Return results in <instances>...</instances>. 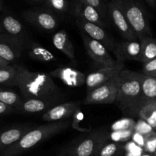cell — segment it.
<instances>
[{
  "mask_svg": "<svg viewBox=\"0 0 156 156\" xmlns=\"http://www.w3.org/2000/svg\"><path fill=\"white\" fill-rule=\"evenodd\" d=\"M18 85L23 98H37L60 102L65 98L62 90L54 83L50 74L31 72L16 65Z\"/></svg>",
  "mask_w": 156,
  "mask_h": 156,
  "instance_id": "1",
  "label": "cell"
},
{
  "mask_svg": "<svg viewBox=\"0 0 156 156\" xmlns=\"http://www.w3.org/2000/svg\"><path fill=\"white\" fill-rule=\"evenodd\" d=\"M143 75V73L125 69L120 73L122 82L115 104L124 114L138 116L143 108L142 80Z\"/></svg>",
  "mask_w": 156,
  "mask_h": 156,
  "instance_id": "2",
  "label": "cell"
},
{
  "mask_svg": "<svg viewBox=\"0 0 156 156\" xmlns=\"http://www.w3.org/2000/svg\"><path fill=\"white\" fill-rule=\"evenodd\" d=\"M72 123V120L67 119L61 121L50 122L32 128L18 141L0 152V156H18L21 155L39 143L67 129Z\"/></svg>",
  "mask_w": 156,
  "mask_h": 156,
  "instance_id": "3",
  "label": "cell"
},
{
  "mask_svg": "<svg viewBox=\"0 0 156 156\" xmlns=\"http://www.w3.org/2000/svg\"><path fill=\"white\" fill-rule=\"evenodd\" d=\"M126 18L140 41L152 37L147 12L140 0H120Z\"/></svg>",
  "mask_w": 156,
  "mask_h": 156,
  "instance_id": "4",
  "label": "cell"
},
{
  "mask_svg": "<svg viewBox=\"0 0 156 156\" xmlns=\"http://www.w3.org/2000/svg\"><path fill=\"white\" fill-rule=\"evenodd\" d=\"M109 135L104 129L91 132L69 149V156H96L102 145L109 141Z\"/></svg>",
  "mask_w": 156,
  "mask_h": 156,
  "instance_id": "5",
  "label": "cell"
},
{
  "mask_svg": "<svg viewBox=\"0 0 156 156\" xmlns=\"http://www.w3.org/2000/svg\"><path fill=\"white\" fill-rule=\"evenodd\" d=\"M122 82L120 76L94 88L86 94L85 105H109L115 103Z\"/></svg>",
  "mask_w": 156,
  "mask_h": 156,
  "instance_id": "6",
  "label": "cell"
},
{
  "mask_svg": "<svg viewBox=\"0 0 156 156\" xmlns=\"http://www.w3.org/2000/svg\"><path fill=\"white\" fill-rule=\"evenodd\" d=\"M107 14L114 27L125 40H139L126 19L120 0H110L107 3Z\"/></svg>",
  "mask_w": 156,
  "mask_h": 156,
  "instance_id": "7",
  "label": "cell"
},
{
  "mask_svg": "<svg viewBox=\"0 0 156 156\" xmlns=\"http://www.w3.org/2000/svg\"><path fill=\"white\" fill-rule=\"evenodd\" d=\"M22 15L27 22L43 30H53L59 25L56 15L47 9H29L24 11Z\"/></svg>",
  "mask_w": 156,
  "mask_h": 156,
  "instance_id": "8",
  "label": "cell"
},
{
  "mask_svg": "<svg viewBox=\"0 0 156 156\" xmlns=\"http://www.w3.org/2000/svg\"><path fill=\"white\" fill-rule=\"evenodd\" d=\"M116 60L117 63L113 66L102 67L100 69L91 73L87 76L85 82L87 93L120 76V73L125 68L124 62L118 59Z\"/></svg>",
  "mask_w": 156,
  "mask_h": 156,
  "instance_id": "9",
  "label": "cell"
},
{
  "mask_svg": "<svg viewBox=\"0 0 156 156\" xmlns=\"http://www.w3.org/2000/svg\"><path fill=\"white\" fill-rule=\"evenodd\" d=\"M80 34L87 53L94 62L103 67L113 66L117 63V60L113 59L108 49L101 43L92 39L83 32L80 31Z\"/></svg>",
  "mask_w": 156,
  "mask_h": 156,
  "instance_id": "10",
  "label": "cell"
},
{
  "mask_svg": "<svg viewBox=\"0 0 156 156\" xmlns=\"http://www.w3.org/2000/svg\"><path fill=\"white\" fill-rule=\"evenodd\" d=\"M76 22L80 31L85 33L92 39L101 43L108 50L114 51L117 43L106 31L105 27L81 18H76Z\"/></svg>",
  "mask_w": 156,
  "mask_h": 156,
  "instance_id": "11",
  "label": "cell"
},
{
  "mask_svg": "<svg viewBox=\"0 0 156 156\" xmlns=\"http://www.w3.org/2000/svg\"><path fill=\"white\" fill-rule=\"evenodd\" d=\"M24 42L6 33L0 34V57L9 62H13L21 56Z\"/></svg>",
  "mask_w": 156,
  "mask_h": 156,
  "instance_id": "12",
  "label": "cell"
},
{
  "mask_svg": "<svg viewBox=\"0 0 156 156\" xmlns=\"http://www.w3.org/2000/svg\"><path fill=\"white\" fill-rule=\"evenodd\" d=\"M71 13L76 17V18H81L103 27L107 26L105 18L101 16L100 12L95 8L81 0L72 1Z\"/></svg>",
  "mask_w": 156,
  "mask_h": 156,
  "instance_id": "13",
  "label": "cell"
},
{
  "mask_svg": "<svg viewBox=\"0 0 156 156\" xmlns=\"http://www.w3.org/2000/svg\"><path fill=\"white\" fill-rule=\"evenodd\" d=\"M80 105L79 101L58 104L43 114L42 120L48 123L67 120L70 117H73L76 111L80 109Z\"/></svg>",
  "mask_w": 156,
  "mask_h": 156,
  "instance_id": "14",
  "label": "cell"
},
{
  "mask_svg": "<svg viewBox=\"0 0 156 156\" xmlns=\"http://www.w3.org/2000/svg\"><path fill=\"white\" fill-rule=\"evenodd\" d=\"M50 76L62 81L70 88H79L85 85L87 76L81 71L71 67H60L50 72Z\"/></svg>",
  "mask_w": 156,
  "mask_h": 156,
  "instance_id": "15",
  "label": "cell"
},
{
  "mask_svg": "<svg viewBox=\"0 0 156 156\" xmlns=\"http://www.w3.org/2000/svg\"><path fill=\"white\" fill-rule=\"evenodd\" d=\"M141 41L125 40L117 43L114 53L117 59L124 62L125 60H129V59L139 61L141 55Z\"/></svg>",
  "mask_w": 156,
  "mask_h": 156,
  "instance_id": "16",
  "label": "cell"
},
{
  "mask_svg": "<svg viewBox=\"0 0 156 156\" xmlns=\"http://www.w3.org/2000/svg\"><path fill=\"white\" fill-rule=\"evenodd\" d=\"M59 103V102L55 101L37 98H22V102L17 108L16 111L21 114H37L44 111H49L50 108Z\"/></svg>",
  "mask_w": 156,
  "mask_h": 156,
  "instance_id": "17",
  "label": "cell"
},
{
  "mask_svg": "<svg viewBox=\"0 0 156 156\" xmlns=\"http://www.w3.org/2000/svg\"><path fill=\"white\" fill-rule=\"evenodd\" d=\"M32 127L29 125H21L4 129L0 132V152L20 140Z\"/></svg>",
  "mask_w": 156,
  "mask_h": 156,
  "instance_id": "18",
  "label": "cell"
},
{
  "mask_svg": "<svg viewBox=\"0 0 156 156\" xmlns=\"http://www.w3.org/2000/svg\"><path fill=\"white\" fill-rule=\"evenodd\" d=\"M53 46L58 50L62 52L71 60L75 59V48L68 34L65 30L56 31L52 37Z\"/></svg>",
  "mask_w": 156,
  "mask_h": 156,
  "instance_id": "19",
  "label": "cell"
},
{
  "mask_svg": "<svg viewBox=\"0 0 156 156\" xmlns=\"http://www.w3.org/2000/svg\"><path fill=\"white\" fill-rule=\"evenodd\" d=\"M29 58L41 62H50L55 61L56 57L49 50L35 41L28 42L26 45Z\"/></svg>",
  "mask_w": 156,
  "mask_h": 156,
  "instance_id": "20",
  "label": "cell"
},
{
  "mask_svg": "<svg viewBox=\"0 0 156 156\" xmlns=\"http://www.w3.org/2000/svg\"><path fill=\"white\" fill-rule=\"evenodd\" d=\"M1 24L5 33L24 42V29L17 18L12 15H6L2 19Z\"/></svg>",
  "mask_w": 156,
  "mask_h": 156,
  "instance_id": "21",
  "label": "cell"
},
{
  "mask_svg": "<svg viewBox=\"0 0 156 156\" xmlns=\"http://www.w3.org/2000/svg\"><path fill=\"white\" fill-rule=\"evenodd\" d=\"M152 101H156V77L143 75L142 80L143 107Z\"/></svg>",
  "mask_w": 156,
  "mask_h": 156,
  "instance_id": "22",
  "label": "cell"
},
{
  "mask_svg": "<svg viewBox=\"0 0 156 156\" xmlns=\"http://www.w3.org/2000/svg\"><path fill=\"white\" fill-rule=\"evenodd\" d=\"M142 51L139 61L143 63L156 59V38L152 37L141 40Z\"/></svg>",
  "mask_w": 156,
  "mask_h": 156,
  "instance_id": "23",
  "label": "cell"
},
{
  "mask_svg": "<svg viewBox=\"0 0 156 156\" xmlns=\"http://www.w3.org/2000/svg\"><path fill=\"white\" fill-rule=\"evenodd\" d=\"M0 85L17 86L18 69L16 65H9L0 68Z\"/></svg>",
  "mask_w": 156,
  "mask_h": 156,
  "instance_id": "24",
  "label": "cell"
},
{
  "mask_svg": "<svg viewBox=\"0 0 156 156\" xmlns=\"http://www.w3.org/2000/svg\"><path fill=\"white\" fill-rule=\"evenodd\" d=\"M138 116L147 122L156 131V101H152L146 103L140 109Z\"/></svg>",
  "mask_w": 156,
  "mask_h": 156,
  "instance_id": "25",
  "label": "cell"
},
{
  "mask_svg": "<svg viewBox=\"0 0 156 156\" xmlns=\"http://www.w3.org/2000/svg\"><path fill=\"white\" fill-rule=\"evenodd\" d=\"M0 101L12 107L16 111L17 108L21 105L22 98L12 90L0 88Z\"/></svg>",
  "mask_w": 156,
  "mask_h": 156,
  "instance_id": "26",
  "label": "cell"
},
{
  "mask_svg": "<svg viewBox=\"0 0 156 156\" xmlns=\"http://www.w3.org/2000/svg\"><path fill=\"white\" fill-rule=\"evenodd\" d=\"M44 5L46 9H49L53 13H66L70 9L68 0H45Z\"/></svg>",
  "mask_w": 156,
  "mask_h": 156,
  "instance_id": "27",
  "label": "cell"
},
{
  "mask_svg": "<svg viewBox=\"0 0 156 156\" xmlns=\"http://www.w3.org/2000/svg\"><path fill=\"white\" fill-rule=\"evenodd\" d=\"M123 146L115 142H106L99 149L96 156H117L121 152Z\"/></svg>",
  "mask_w": 156,
  "mask_h": 156,
  "instance_id": "28",
  "label": "cell"
},
{
  "mask_svg": "<svg viewBox=\"0 0 156 156\" xmlns=\"http://www.w3.org/2000/svg\"><path fill=\"white\" fill-rule=\"evenodd\" d=\"M136 121L132 118H123L116 121L111 126V131L134 130Z\"/></svg>",
  "mask_w": 156,
  "mask_h": 156,
  "instance_id": "29",
  "label": "cell"
},
{
  "mask_svg": "<svg viewBox=\"0 0 156 156\" xmlns=\"http://www.w3.org/2000/svg\"><path fill=\"white\" fill-rule=\"evenodd\" d=\"M134 130H123V131H112L109 135V139L115 143L119 142H126L131 140Z\"/></svg>",
  "mask_w": 156,
  "mask_h": 156,
  "instance_id": "30",
  "label": "cell"
},
{
  "mask_svg": "<svg viewBox=\"0 0 156 156\" xmlns=\"http://www.w3.org/2000/svg\"><path fill=\"white\" fill-rule=\"evenodd\" d=\"M145 152L154 155L156 151V131L146 136V142L144 146Z\"/></svg>",
  "mask_w": 156,
  "mask_h": 156,
  "instance_id": "31",
  "label": "cell"
},
{
  "mask_svg": "<svg viewBox=\"0 0 156 156\" xmlns=\"http://www.w3.org/2000/svg\"><path fill=\"white\" fill-rule=\"evenodd\" d=\"M153 131H155L153 128L143 119L140 118L136 122L135 126H134V132L139 133L144 136H147L148 134L151 133Z\"/></svg>",
  "mask_w": 156,
  "mask_h": 156,
  "instance_id": "32",
  "label": "cell"
},
{
  "mask_svg": "<svg viewBox=\"0 0 156 156\" xmlns=\"http://www.w3.org/2000/svg\"><path fill=\"white\" fill-rule=\"evenodd\" d=\"M125 149H126L125 156H143V154L146 152L143 148L137 146L133 141L128 142L125 146Z\"/></svg>",
  "mask_w": 156,
  "mask_h": 156,
  "instance_id": "33",
  "label": "cell"
},
{
  "mask_svg": "<svg viewBox=\"0 0 156 156\" xmlns=\"http://www.w3.org/2000/svg\"><path fill=\"white\" fill-rule=\"evenodd\" d=\"M81 1L95 8L100 12V14L104 18H106V16L108 15V14H107V3H105L104 0H81Z\"/></svg>",
  "mask_w": 156,
  "mask_h": 156,
  "instance_id": "34",
  "label": "cell"
},
{
  "mask_svg": "<svg viewBox=\"0 0 156 156\" xmlns=\"http://www.w3.org/2000/svg\"><path fill=\"white\" fill-rule=\"evenodd\" d=\"M142 72L146 76L156 77V59L143 63Z\"/></svg>",
  "mask_w": 156,
  "mask_h": 156,
  "instance_id": "35",
  "label": "cell"
},
{
  "mask_svg": "<svg viewBox=\"0 0 156 156\" xmlns=\"http://www.w3.org/2000/svg\"><path fill=\"white\" fill-rule=\"evenodd\" d=\"M131 141H133L134 143H136L137 146H140V147L144 149L145 142H146V136L139 133L134 132L133 133L132 137H131Z\"/></svg>",
  "mask_w": 156,
  "mask_h": 156,
  "instance_id": "36",
  "label": "cell"
},
{
  "mask_svg": "<svg viewBox=\"0 0 156 156\" xmlns=\"http://www.w3.org/2000/svg\"><path fill=\"white\" fill-rule=\"evenodd\" d=\"M14 111H15V108L0 101V116L10 114V113L13 112Z\"/></svg>",
  "mask_w": 156,
  "mask_h": 156,
  "instance_id": "37",
  "label": "cell"
},
{
  "mask_svg": "<svg viewBox=\"0 0 156 156\" xmlns=\"http://www.w3.org/2000/svg\"><path fill=\"white\" fill-rule=\"evenodd\" d=\"M9 65H10V62H9L8 61L5 60L4 59L0 57V68H3V67H5Z\"/></svg>",
  "mask_w": 156,
  "mask_h": 156,
  "instance_id": "38",
  "label": "cell"
},
{
  "mask_svg": "<svg viewBox=\"0 0 156 156\" xmlns=\"http://www.w3.org/2000/svg\"><path fill=\"white\" fill-rule=\"evenodd\" d=\"M146 2L148 3V5H149L150 7H152V8L155 7L156 0H146Z\"/></svg>",
  "mask_w": 156,
  "mask_h": 156,
  "instance_id": "39",
  "label": "cell"
},
{
  "mask_svg": "<svg viewBox=\"0 0 156 156\" xmlns=\"http://www.w3.org/2000/svg\"><path fill=\"white\" fill-rule=\"evenodd\" d=\"M28 1L32 2L38 3V2H44V1H45V0H28Z\"/></svg>",
  "mask_w": 156,
  "mask_h": 156,
  "instance_id": "40",
  "label": "cell"
},
{
  "mask_svg": "<svg viewBox=\"0 0 156 156\" xmlns=\"http://www.w3.org/2000/svg\"><path fill=\"white\" fill-rule=\"evenodd\" d=\"M3 33H5V31H4V30H3V27H2V26L1 23H0V34H3Z\"/></svg>",
  "mask_w": 156,
  "mask_h": 156,
  "instance_id": "41",
  "label": "cell"
},
{
  "mask_svg": "<svg viewBox=\"0 0 156 156\" xmlns=\"http://www.w3.org/2000/svg\"><path fill=\"white\" fill-rule=\"evenodd\" d=\"M2 7V0H0V10H1Z\"/></svg>",
  "mask_w": 156,
  "mask_h": 156,
  "instance_id": "42",
  "label": "cell"
},
{
  "mask_svg": "<svg viewBox=\"0 0 156 156\" xmlns=\"http://www.w3.org/2000/svg\"><path fill=\"white\" fill-rule=\"evenodd\" d=\"M104 1H105V3H108V2L110 1V0H104Z\"/></svg>",
  "mask_w": 156,
  "mask_h": 156,
  "instance_id": "43",
  "label": "cell"
},
{
  "mask_svg": "<svg viewBox=\"0 0 156 156\" xmlns=\"http://www.w3.org/2000/svg\"><path fill=\"white\" fill-rule=\"evenodd\" d=\"M154 156H156V151H155V153H154Z\"/></svg>",
  "mask_w": 156,
  "mask_h": 156,
  "instance_id": "44",
  "label": "cell"
}]
</instances>
